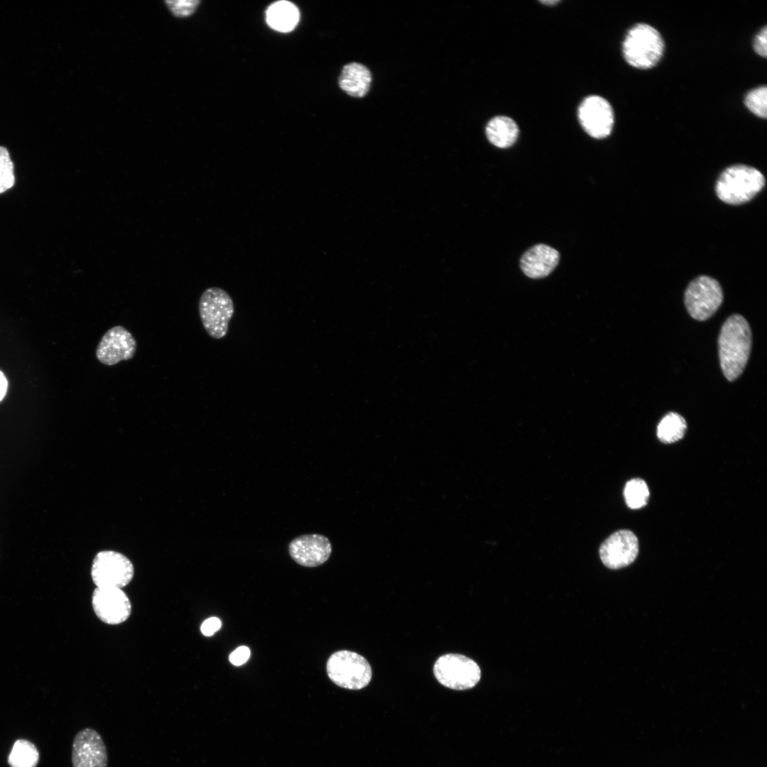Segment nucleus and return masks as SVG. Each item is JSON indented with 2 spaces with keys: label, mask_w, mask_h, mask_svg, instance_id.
I'll return each mask as SVG.
<instances>
[{
  "label": "nucleus",
  "mask_w": 767,
  "mask_h": 767,
  "mask_svg": "<svg viewBox=\"0 0 767 767\" xmlns=\"http://www.w3.org/2000/svg\"><path fill=\"white\" fill-rule=\"evenodd\" d=\"M622 48L624 58L629 65L648 69L656 65L661 58L664 42L655 28L646 23H638L628 31Z\"/></svg>",
  "instance_id": "3"
},
{
  "label": "nucleus",
  "mask_w": 767,
  "mask_h": 767,
  "mask_svg": "<svg viewBox=\"0 0 767 767\" xmlns=\"http://www.w3.org/2000/svg\"><path fill=\"white\" fill-rule=\"evenodd\" d=\"M234 312L233 300L224 289L210 287L201 294L199 314L203 327L211 337L219 339L226 336Z\"/></svg>",
  "instance_id": "4"
},
{
  "label": "nucleus",
  "mask_w": 767,
  "mask_h": 767,
  "mask_svg": "<svg viewBox=\"0 0 767 767\" xmlns=\"http://www.w3.org/2000/svg\"><path fill=\"white\" fill-rule=\"evenodd\" d=\"M723 300L722 289L719 282L708 276L692 280L685 292V304L690 315L699 321L712 317Z\"/></svg>",
  "instance_id": "7"
},
{
  "label": "nucleus",
  "mask_w": 767,
  "mask_h": 767,
  "mask_svg": "<svg viewBox=\"0 0 767 767\" xmlns=\"http://www.w3.org/2000/svg\"><path fill=\"white\" fill-rule=\"evenodd\" d=\"M7 389V381L4 374L0 371V401L4 397Z\"/></svg>",
  "instance_id": "28"
},
{
  "label": "nucleus",
  "mask_w": 767,
  "mask_h": 767,
  "mask_svg": "<svg viewBox=\"0 0 767 767\" xmlns=\"http://www.w3.org/2000/svg\"><path fill=\"white\" fill-rule=\"evenodd\" d=\"M624 495L627 506L630 508L638 509L646 505L648 502V487L643 479H633L626 483Z\"/></svg>",
  "instance_id": "21"
},
{
  "label": "nucleus",
  "mask_w": 767,
  "mask_h": 767,
  "mask_svg": "<svg viewBox=\"0 0 767 767\" xmlns=\"http://www.w3.org/2000/svg\"><path fill=\"white\" fill-rule=\"evenodd\" d=\"M290 557L298 565L314 567L325 563L332 553L328 538L320 534H305L294 538L288 545Z\"/></svg>",
  "instance_id": "14"
},
{
  "label": "nucleus",
  "mask_w": 767,
  "mask_h": 767,
  "mask_svg": "<svg viewBox=\"0 0 767 767\" xmlns=\"http://www.w3.org/2000/svg\"><path fill=\"white\" fill-rule=\"evenodd\" d=\"M687 430L685 418L678 413L666 414L657 427V436L663 443H673L682 439Z\"/></svg>",
  "instance_id": "19"
},
{
  "label": "nucleus",
  "mask_w": 767,
  "mask_h": 767,
  "mask_svg": "<svg viewBox=\"0 0 767 767\" xmlns=\"http://www.w3.org/2000/svg\"><path fill=\"white\" fill-rule=\"evenodd\" d=\"M745 104L746 107L755 115L761 118H766V86L758 87L751 90L745 97Z\"/></svg>",
  "instance_id": "22"
},
{
  "label": "nucleus",
  "mask_w": 767,
  "mask_h": 767,
  "mask_svg": "<svg viewBox=\"0 0 767 767\" xmlns=\"http://www.w3.org/2000/svg\"><path fill=\"white\" fill-rule=\"evenodd\" d=\"M560 254L555 249L537 244L528 249L521 257V268L531 278H540L549 275L558 263Z\"/></svg>",
  "instance_id": "15"
},
{
  "label": "nucleus",
  "mask_w": 767,
  "mask_h": 767,
  "mask_svg": "<svg viewBox=\"0 0 767 767\" xmlns=\"http://www.w3.org/2000/svg\"><path fill=\"white\" fill-rule=\"evenodd\" d=\"M486 135L493 145L505 148L511 146L516 141L518 128L512 119L506 116H498L487 124Z\"/></svg>",
  "instance_id": "18"
},
{
  "label": "nucleus",
  "mask_w": 767,
  "mask_h": 767,
  "mask_svg": "<svg viewBox=\"0 0 767 767\" xmlns=\"http://www.w3.org/2000/svg\"><path fill=\"white\" fill-rule=\"evenodd\" d=\"M15 183L13 164L8 150L0 146V193L11 188Z\"/></svg>",
  "instance_id": "23"
},
{
  "label": "nucleus",
  "mask_w": 767,
  "mask_h": 767,
  "mask_svg": "<svg viewBox=\"0 0 767 767\" xmlns=\"http://www.w3.org/2000/svg\"><path fill=\"white\" fill-rule=\"evenodd\" d=\"M221 626V621L218 618L210 617L202 624L200 630L203 635L210 636L218 631Z\"/></svg>",
  "instance_id": "27"
},
{
  "label": "nucleus",
  "mask_w": 767,
  "mask_h": 767,
  "mask_svg": "<svg viewBox=\"0 0 767 767\" xmlns=\"http://www.w3.org/2000/svg\"><path fill=\"white\" fill-rule=\"evenodd\" d=\"M251 656L250 649L247 646H239L229 656V661L234 665H241L245 663Z\"/></svg>",
  "instance_id": "25"
},
{
  "label": "nucleus",
  "mask_w": 767,
  "mask_h": 767,
  "mask_svg": "<svg viewBox=\"0 0 767 767\" xmlns=\"http://www.w3.org/2000/svg\"><path fill=\"white\" fill-rule=\"evenodd\" d=\"M39 761V752L31 741L17 739L9 755L8 763L11 767H36Z\"/></svg>",
  "instance_id": "20"
},
{
  "label": "nucleus",
  "mask_w": 767,
  "mask_h": 767,
  "mask_svg": "<svg viewBox=\"0 0 767 767\" xmlns=\"http://www.w3.org/2000/svg\"><path fill=\"white\" fill-rule=\"evenodd\" d=\"M107 751L101 735L92 728L78 731L72 742V766L107 767Z\"/></svg>",
  "instance_id": "13"
},
{
  "label": "nucleus",
  "mask_w": 767,
  "mask_h": 767,
  "mask_svg": "<svg viewBox=\"0 0 767 767\" xmlns=\"http://www.w3.org/2000/svg\"><path fill=\"white\" fill-rule=\"evenodd\" d=\"M638 553V540L629 530H620L611 534L601 545L599 557L610 569H619L631 564Z\"/></svg>",
  "instance_id": "12"
},
{
  "label": "nucleus",
  "mask_w": 767,
  "mask_h": 767,
  "mask_svg": "<svg viewBox=\"0 0 767 767\" xmlns=\"http://www.w3.org/2000/svg\"><path fill=\"white\" fill-rule=\"evenodd\" d=\"M763 175L755 168L734 165L726 168L719 177L715 191L717 197L729 205H741L751 200L765 185Z\"/></svg>",
  "instance_id": "2"
},
{
  "label": "nucleus",
  "mask_w": 767,
  "mask_h": 767,
  "mask_svg": "<svg viewBox=\"0 0 767 767\" xmlns=\"http://www.w3.org/2000/svg\"><path fill=\"white\" fill-rule=\"evenodd\" d=\"M433 673L441 685L455 690L471 689L481 678V670L477 663L457 653L439 657L434 664Z\"/></svg>",
  "instance_id": "6"
},
{
  "label": "nucleus",
  "mask_w": 767,
  "mask_h": 767,
  "mask_svg": "<svg viewBox=\"0 0 767 767\" xmlns=\"http://www.w3.org/2000/svg\"><path fill=\"white\" fill-rule=\"evenodd\" d=\"M371 82L369 70L362 64L350 62L344 65L339 77V85L349 95L364 97L369 91Z\"/></svg>",
  "instance_id": "16"
},
{
  "label": "nucleus",
  "mask_w": 767,
  "mask_h": 767,
  "mask_svg": "<svg viewBox=\"0 0 767 767\" xmlns=\"http://www.w3.org/2000/svg\"><path fill=\"white\" fill-rule=\"evenodd\" d=\"M754 48L755 51L763 57H766L767 54V28L765 26L761 29L756 35L754 42Z\"/></svg>",
  "instance_id": "26"
},
{
  "label": "nucleus",
  "mask_w": 767,
  "mask_h": 767,
  "mask_svg": "<svg viewBox=\"0 0 767 767\" xmlns=\"http://www.w3.org/2000/svg\"><path fill=\"white\" fill-rule=\"evenodd\" d=\"M199 1H168L165 4L170 11L178 17H184L191 15L197 7Z\"/></svg>",
  "instance_id": "24"
},
{
  "label": "nucleus",
  "mask_w": 767,
  "mask_h": 767,
  "mask_svg": "<svg viewBox=\"0 0 767 767\" xmlns=\"http://www.w3.org/2000/svg\"><path fill=\"white\" fill-rule=\"evenodd\" d=\"M92 604L97 616L107 624H121L131 612V602L120 588L97 587L92 594Z\"/></svg>",
  "instance_id": "11"
},
{
  "label": "nucleus",
  "mask_w": 767,
  "mask_h": 767,
  "mask_svg": "<svg viewBox=\"0 0 767 767\" xmlns=\"http://www.w3.org/2000/svg\"><path fill=\"white\" fill-rule=\"evenodd\" d=\"M558 2H559V1H555V0H552V1H541V3H542V4H546V5H548V6H550V5H555V4H557Z\"/></svg>",
  "instance_id": "29"
},
{
  "label": "nucleus",
  "mask_w": 767,
  "mask_h": 767,
  "mask_svg": "<svg viewBox=\"0 0 767 767\" xmlns=\"http://www.w3.org/2000/svg\"><path fill=\"white\" fill-rule=\"evenodd\" d=\"M578 118L584 130L592 137L608 136L614 125V111L604 98L591 95L586 97L578 109Z\"/></svg>",
  "instance_id": "9"
},
{
  "label": "nucleus",
  "mask_w": 767,
  "mask_h": 767,
  "mask_svg": "<svg viewBox=\"0 0 767 767\" xmlns=\"http://www.w3.org/2000/svg\"><path fill=\"white\" fill-rule=\"evenodd\" d=\"M91 575L97 587L121 589L131 581L134 577V566L121 553L104 550L96 555Z\"/></svg>",
  "instance_id": "8"
},
{
  "label": "nucleus",
  "mask_w": 767,
  "mask_h": 767,
  "mask_svg": "<svg viewBox=\"0 0 767 767\" xmlns=\"http://www.w3.org/2000/svg\"><path fill=\"white\" fill-rule=\"evenodd\" d=\"M752 335L747 320L735 314L728 317L722 326L718 339L720 366L729 381L742 374L750 355Z\"/></svg>",
  "instance_id": "1"
},
{
  "label": "nucleus",
  "mask_w": 767,
  "mask_h": 767,
  "mask_svg": "<svg viewBox=\"0 0 767 767\" xmlns=\"http://www.w3.org/2000/svg\"><path fill=\"white\" fill-rule=\"evenodd\" d=\"M266 18L267 23L273 29L279 32H289L299 21V11L293 3L280 1L268 6Z\"/></svg>",
  "instance_id": "17"
},
{
  "label": "nucleus",
  "mask_w": 767,
  "mask_h": 767,
  "mask_svg": "<svg viewBox=\"0 0 767 767\" xmlns=\"http://www.w3.org/2000/svg\"><path fill=\"white\" fill-rule=\"evenodd\" d=\"M326 668L330 679L343 688L360 690L368 685L371 680L372 671L369 662L352 651L343 650L332 653Z\"/></svg>",
  "instance_id": "5"
},
{
  "label": "nucleus",
  "mask_w": 767,
  "mask_h": 767,
  "mask_svg": "<svg viewBox=\"0 0 767 767\" xmlns=\"http://www.w3.org/2000/svg\"><path fill=\"white\" fill-rule=\"evenodd\" d=\"M136 341L132 334L123 326L109 329L102 337L95 352L97 360L106 366H112L134 357L136 352Z\"/></svg>",
  "instance_id": "10"
}]
</instances>
